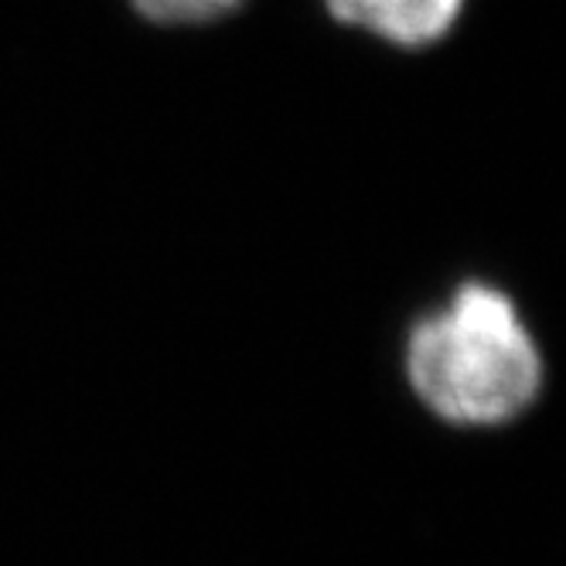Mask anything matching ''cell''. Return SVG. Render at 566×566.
Returning a JSON list of instances; mask_svg holds the SVG:
<instances>
[{"instance_id": "obj_1", "label": "cell", "mask_w": 566, "mask_h": 566, "mask_svg": "<svg viewBox=\"0 0 566 566\" xmlns=\"http://www.w3.org/2000/svg\"><path fill=\"white\" fill-rule=\"evenodd\" d=\"M407 376L437 417L495 427L536 402L543 355L515 301L492 283L471 280L413 325Z\"/></svg>"}, {"instance_id": "obj_2", "label": "cell", "mask_w": 566, "mask_h": 566, "mask_svg": "<svg viewBox=\"0 0 566 566\" xmlns=\"http://www.w3.org/2000/svg\"><path fill=\"white\" fill-rule=\"evenodd\" d=\"M468 0H325L328 14L396 49H427L458 28Z\"/></svg>"}, {"instance_id": "obj_3", "label": "cell", "mask_w": 566, "mask_h": 566, "mask_svg": "<svg viewBox=\"0 0 566 566\" xmlns=\"http://www.w3.org/2000/svg\"><path fill=\"white\" fill-rule=\"evenodd\" d=\"M242 0H134L137 14H144L154 24H209L226 14H232Z\"/></svg>"}]
</instances>
